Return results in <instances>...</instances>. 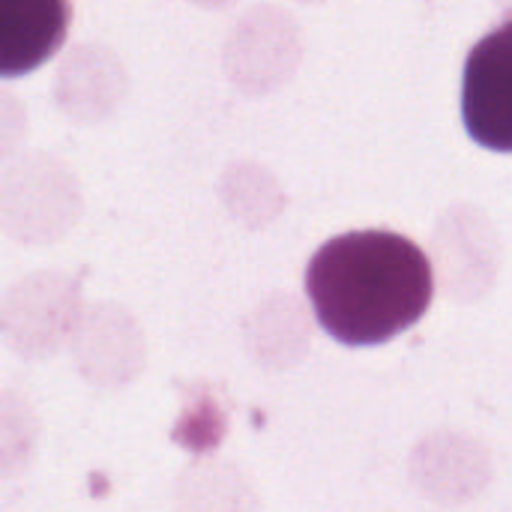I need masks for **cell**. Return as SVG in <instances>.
<instances>
[{
	"instance_id": "obj_1",
	"label": "cell",
	"mask_w": 512,
	"mask_h": 512,
	"mask_svg": "<svg viewBox=\"0 0 512 512\" xmlns=\"http://www.w3.org/2000/svg\"><path fill=\"white\" fill-rule=\"evenodd\" d=\"M306 291L333 339L381 345L426 315L435 276L414 240L393 231H351L315 252Z\"/></svg>"
},
{
	"instance_id": "obj_2",
	"label": "cell",
	"mask_w": 512,
	"mask_h": 512,
	"mask_svg": "<svg viewBox=\"0 0 512 512\" xmlns=\"http://www.w3.org/2000/svg\"><path fill=\"white\" fill-rule=\"evenodd\" d=\"M462 120L477 144L512 153V18L486 33L465 60Z\"/></svg>"
},
{
	"instance_id": "obj_3",
	"label": "cell",
	"mask_w": 512,
	"mask_h": 512,
	"mask_svg": "<svg viewBox=\"0 0 512 512\" xmlns=\"http://www.w3.org/2000/svg\"><path fill=\"white\" fill-rule=\"evenodd\" d=\"M69 30V0H0V72L24 75L57 54Z\"/></svg>"
}]
</instances>
